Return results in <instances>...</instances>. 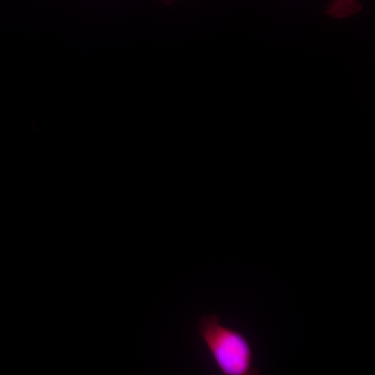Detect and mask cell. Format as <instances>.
Masks as SVG:
<instances>
[{"label":"cell","mask_w":375,"mask_h":375,"mask_svg":"<svg viewBox=\"0 0 375 375\" xmlns=\"http://www.w3.org/2000/svg\"><path fill=\"white\" fill-rule=\"evenodd\" d=\"M199 334L224 375H257L251 342L240 331L224 326L215 314L201 317Z\"/></svg>","instance_id":"obj_1"},{"label":"cell","mask_w":375,"mask_h":375,"mask_svg":"<svg viewBox=\"0 0 375 375\" xmlns=\"http://www.w3.org/2000/svg\"><path fill=\"white\" fill-rule=\"evenodd\" d=\"M362 8L358 0H333L326 8V12L335 18L347 17L358 12Z\"/></svg>","instance_id":"obj_2"},{"label":"cell","mask_w":375,"mask_h":375,"mask_svg":"<svg viewBox=\"0 0 375 375\" xmlns=\"http://www.w3.org/2000/svg\"><path fill=\"white\" fill-rule=\"evenodd\" d=\"M172 0H168V1H172ZM164 1L167 2V0H164Z\"/></svg>","instance_id":"obj_3"}]
</instances>
